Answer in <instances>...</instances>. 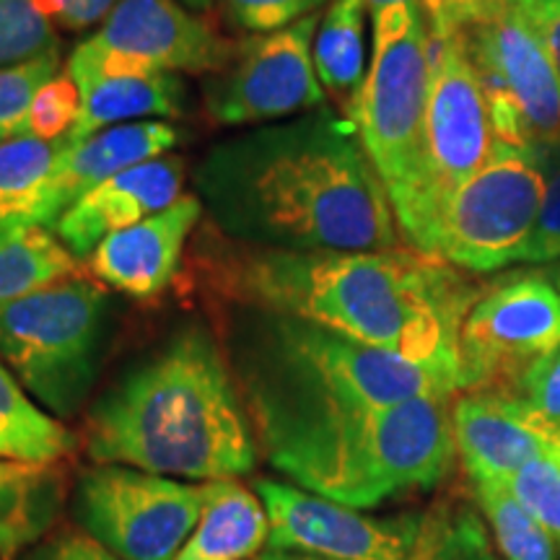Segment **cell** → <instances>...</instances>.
<instances>
[{
	"label": "cell",
	"instance_id": "21",
	"mask_svg": "<svg viewBox=\"0 0 560 560\" xmlns=\"http://www.w3.org/2000/svg\"><path fill=\"white\" fill-rule=\"evenodd\" d=\"M206 501L195 532L177 560H255L268 548L270 520L257 490L240 480L202 482Z\"/></svg>",
	"mask_w": 560,
	"mask_h": 560
},
{
	"label": "cell",
	"instance_id": "10",
	"mask_svg": "<svg viewBox=\"0 0 560 560\" xmlns=\"http://www.w3.org/2000/svg\"><path fill=\"white\" fill-rule=\"evenodd\" d=\"M454 32L478 75L495 138L537 159L560 153V73L514 0H490Z\"/></svg>",
	"mask_w": 560,
	"mask_h": 560
},
{
	"label": "cell",
	"instance_id": "1",
	"mask_svg": "<svg viewBox=\"0 0 560 560\" xmlns=\"http://www.w3.org/2000/svg\"><path fill=\"white\" fill-rule=\"evenodd\" d=\"M195 190L213 226L244 247H400L387 187L359 128L330 107L221 140L195 170Z\"/></svg>",
	"mask_w": 560,
	"mask_h": 560
},
{
	"label": "cell",
	"instance_id": "2",
	"mask_svg": "<svg viewBox=\"0 0 560 560\" xmlns=\"http://www.w3.org/2000/svg\"><path fill=\"white\" fill-rule=\"evenodd\" d=\"M208 289L255 310L314 322L412 363L459 376V330L486 285L418 249L289 252L219 247Z\"/></svg>",
	"mask_w": 560,
	"mask_h": 560
},
{
	"label": "cell",
	"instance_id": "6",
	"mask_svg": "<svg viewBox=\"0 0 560 560\" xmlns=\"http://www.w3.org/2000/svg\"><path fill=\"white\" fill-rule=\"evenodd\" d=\"M107 291L68 278L0 306V361L50 416L86 405L107 338Z\"/></svg>",
	"mask_w": 560,
	"mask_h": 560
},
{
	"label": "cell",
	"instance_id": "40",
	"mask_svg": "<svg viewBox=\"0 0 560 560\" xmlns=\"http://www.w3.org/2000/svg\"><path fill=\"white\" fill-rule=\"evenodd\" d=\"M418 3L420 0H366L371 19L382 16V13H387L392 9H400V5H418Z\"/></svg>",
	"mask_w": 560,
	"mask_h": 560
},
{
	"label": "cell",
	"instance_id": "33",
	"mask_svg": "<svg viewBox=\"0 0 560 560\" xmlns=\"http://www.w3.org/2000/svg\"><path fill=\"white\" fill-rule=\"evenodd\" d=\"M540 161L545 170V198L524 262L552 265L560 262V153Z\"/></svg>",
	"mask_w": 560,
	"mask_h": 560
},
{
	"label": "cell",
	"instance_id": "27",
	"mask_svg": "<svg viewBox=\"0 0 560 560\" xmlns=\"http://www.w3.org/2000/svg\"><path fill=\"white\" fill-rule=\"evenodd\" d=\"M472 488L503 560H556V540L516 499L514 490L501 482H486V486Z\"/></svg>",
	"mask_w": 560,
	"mask_h": 560
},
{
	"label": "cell",
	"instance_id": "25",
	"mask_svg": "<svg viewBox=\"0 0 560 560\" xmlns=\"http://www.w3.org/2000/svg\"><path fill=\"white\" fill-rule=\"evenodd\" d=\"M366 0H332L314 34V70L322 89L340 100L350 117L366 83Z\"/></svg>",
	"mask_w": 560,
	"mask_h": 560
},
{
	"label": "cell",
	"instance_id": "30",
	"mask_svg": "<svg viewBox=\"0 0 560 560\" xmlns=\"http://www.w3.org/2000/svg\"><path fill=\"white\" fill-rule=\"evenodd\" d=\"M50 50H58V34L39 0H0V68Z\"/></svg>",
	"mask_w": 560,
	"mask_h": 560
},
{
	"label": "cell",
	"instance_id": "22",
	"mask_svg": "<svg viewBox=\"0 0 560 560\" xmlns=\"http://www.w3.org/2000/svg\"><path fill=\"white\" fill-rule=\"evenodd\" d=\"M66 495V472L58 465L0 459V558L16 560L50 535Z\"/></svg>",
	"mask_w": 560,
	"mask_h": 560
},
{
	"label": "cell",
	"instance_id": "29",
	"mask_svg": "<svg viewBox=\"0 0 560 560\" xmlns=\"http://www.w3.org/2000/svg\"><path fill=\"white\" fill-rule=\"evenodd\" d=\"M509 488L560 548V429H552L548 444L514 475Z\"/></svg>",
	"mask_w": 560,
	"mask_h": 560
},
{
	"label": "cell",
	"instance_id": "18",
	"mask_svg": "<svg viewBox=\"0 0 560 560\" xmlns=\"http://www.w3.org/2000/svg\"><path fill=\"white\" fill-rule=\"evenodd\" d=\"M202 213L198 195H182L161 213L107 236L89 255L91 272L132 299L159 296L177 276L187 240Z\"/></svg>",
	"mask_w": 560,
	"mask_h": 560
},
{
	"label": "cell",
	"instance_id": "13",
	"mask_svg": "<svg viewBox=\"0 0 560 560\" xmlns=\"http://www.w3.org/2000/svg\"><path fill=\"white\" fill-rule=\"evenodd\" d=\"M560 350V293L542 270L486 285L459 330V392L522 395L527 376Z\"/></svg>",
	"mask_w": 560,
	"mask_h": 560
},
{
	"label": "cell",
	"instance_id": "5",
	"mask_svg": "<svg viewBox=\"0 0 560 560\" xmlns=\"http://www.w3.org/2000/svg\"><path fill=\"white\" fill-rule=\"evenodd\" d=\"M255 436L272 470L350 509L436 488L457 454L452 397L441 395L272 425Z\"/></svg>",
	"mask_w": 560,
	"mask_h": 560
},
{
	"label": "cell",
	"instance_id": "15",
	"mask_svg": "<svg viewBox=\"0 0 560 560\" xmlns=\"http://www.w3.org/2000/svg\"><path fill=\"white\" fill-rule=\"evenodd\" d=\"M317 26L319 13H312L280 32L240 42L236 60L206 86L210 120L249 128L325 107V89L314 70Z\"/></svg>",
	"mask_w": 560,
	"mask_h": 560
},
{
	"label": "cell",
	"instance_id": "23",
	"mask_svg": "<svg viewBox=\"0 0 560 560\" xmlns=\"http://www.w3.org/2000/svg\"><path fill=\"white\" fill-rule=\"evenodd\" d=\"M73 140L34 136L0 143V223L3 226H55L52 190Z\"/></svg>",
	"mask_w": 560,
	"mask_h": 560
},
{
	"label": "cell",
	"instance_id": "36",
	"mask_svg": "<svg viewBox=\"0 0 560 560\" xmlns=\"http://www.w3.org/2000/svg\"><path fill=\"white\" fill-rule=\"evenodd\" d=\"M122 0H39L42 11L58 21L62 30L81 32L102 24Z\"/></svg>",
	"mask_w": 560,
	"mask_h": 560
},
{
	"label": "cell",
	"instance_id": "17",
	"mask_svg": "<svg viewBox=\"0 0 560 560\" xmlns=\"http://www.w3.org/2000/svg\"><path fill=\"white\" fill-rule=\"evenodd\" d=\"M185 159L159 156L117 174L73 202L55 234L75 257H89L107 236L136 226L182 198Z\"/></svg>",
	"mask_w": 560,
	"mask_h": 560
},
{
	"label": "cell",
	"instance_id": "4",
	"mask_svg": "<svg viewBox=\"0 0 560 560\" xmlns=\"http://www.w3.org/2000/svg\"><path fill=\"white\" fill-rule=\"evenodd\" d=\"M231 371L252 429L454 397V371L412 363L314 322L244 306L231 322Z\"/></svg>",
	"mask_w": 560,
	"mask_h": 560
},
{
	"label": "cell",
	"instance_id": "19",
	"mask_svg": "<svg viewBox=\"0 0 560 560\" xmlns=\"http://www.w3.org/2000/svg\"><path fill=\"white\" fill-rule=\"evenodd\" d=\"M177 143V128L161 120L115 125V128L96 132L81 143H73V149L62 161L58 179H55V223L73 202H79L83 195L100 187L102 182L117 177L132 166L145 164V161L166 156Z\"/></svg>",
	"mask_w": 560,
	"mask_h": 560
},
{
	"label": "cell",
	"instance_id": "39",
	"mask_svg": "<svg viewBox=\"0 0 560 560\" xmlns=\"http://www.w3.org/2000/svg\"><path fill=\"white\" fill-rule=\"evenodd\" d=\"M255 560H327V558H317L310 556V552H299V550H285V548H265L260 556Z\"/></svg>",
	"mask_w": 560,
	"mask_h": 560
},
{
	"label": "cell",
	"instance_id": "35",
	"mask_svg": "<svg viewBox=\"0 0 560 560\" xmlns=\"http://www.w3.org/2000/svg\"><path fill=\"white\" fill-rule=\"evenodd\" d=\"M522 397L550 425L560 429V350L542 361L522 384Z\"/></svg>",
	"mask_w": 560,
	"mask_h": 560
},
{
	"label": "cell",
	"instance_id": "20",
	"mask_svg": "<svg viewBox=\"0 0 560 560\" xmlns=\"http://www.w3.org/2000/svg\"><path fill=\"white\" fill-rule=\"evenodd\" d=\"M66 75L79 86L83 102L79 122L68 132L73 143L136 117H179L185 107V86L174 73L107 75L68 60Z\"/></svg>",
	"mask_w": 560,
	"mask_h": 560
},
{
	"label": "cell",
	"instance_id": "12",
	"mask_svg": "<svg viewBox=\"0 0 560 560\" xmlns=\"http://www.w3.org/2000/svg\"><path fill=\"white\" fill-rule=\"evenodd\" d=\"M206 490L122 465H91L73 486V520L122 560H177L198 527Z\"/></svg>",
	"mask_w": 560,
	"mask_h": 560
},
{
	"label": "cell",
	"instance_id": "26",
	"mask_svg": "<svg viewBox=\"0 0 560 560\" xmlns=\"http://www.w3.org/2000/svg\"><path fill=\"white\" fill-rule=\"evenodd\" d=\"M79 260L50 229L0 223V306L73 278Z\"/></svg>",
	"mask_w": 560,
	"mask_h": 560
},
{
	"label": "cell",
	"instance_id": "37",
	"mask_svg": "<svg viewBox=\"0 0 560 560\" xmlns=\"http://www.w3.org/2000/svg\"><path fill=\"white\" fill-rule=\"evenodd\" d=\"M514 5L545 42L560 73V0H514Z\"/></svg>",
	"mask_w": 560,
	"mask_h": 560
},
{
	"label": "cell",
	"instance_id": "43",
	"mask_svg": "<svg viewBox=\"0 0 560 560\" xmlns=\"http://www.w3.org/2000/svg\"><path fill=\"white\" fill-rule=\"evenodd\" d=\"M0 560H3V558H0Z\"/></svg>",
	"mask_w": 560,
	"mask_h": 560
},
{
	"label": "cell",
	"instance_id": "7",
	"mask_svg": "<svg viewBox=\"0 0 560 560\" xmlns=\"http://www.w3.org/2000/svg\"><path fill=\"white\" fill-rule=\"evenodd\" d=\"M431 32V30H429ZM490 112L457 32H431V81L423 125V159L410 198L395 213L410 249L433 257V242L450 200L493 156Z\"/></svg>",
	"mask_w": 560,
	"mask_h": 560
},
{
	"label": "cell",
	"instance_id": "38",
	"mask_svg": "<svg viewBox=\"0 0 560 560\" xmlns=\"http://www.w3.org/2000/svg\"><path fill=\"white\" fill-rule=\"evenodd\" d=\"M490 0H420L431 32H454L480 13Z\"/></svg>",
	"mask_w": 560,
	"mask_h": 560
},
{
	"label": "cell",
	"instance_id": "3",
	"mask_svg": "<svg viewBox=\"0 0 560 560\" xmlns=\"http://www.w3.org/2000/svg\"><path fill=\"white\" fill-rule=\"evenodd\" d=\"M94 465L213 482L255 472L260 444L231 363L200 322L179 327L91 405Z\"/></svg>",
	"mask_w": 560,
	"mask_h": 560
},
{
	"label": "cell",
	"instance_id": "11",
	"mask_svg": "<svg viewBox=\"0 0 560 560\" xmlns=\"http://www.w3.org/2000/svg\"><path fill=\"white\" fill-rule=\"evenodd\" d=\"M542 198V161L499 140L488 164L446 206L433 257L467 272H495L524 262Z\"/></svg>",
	"mask_w": 560,
	"mask_h": 560
},
{
	"label": "cell",
	"instance_id": "8",
	"mask_svg": "<svg viewBox=\"0 0 560 560\" xmlns=\"http://www.w3.org/2000/svg\"><path fill=\"white\" fill-rule=\"evenodd\" d=\"M429 81L431 32L423 5H400L376 16L371 68L350 120L395 213L418 182Z\"/></svg>",
	"mask_w": 560,
	"mask_h": 560
},
{
	"label": "cell",
	"instance_id": "32",
	"mask_svg": "<svg viewBox=\"0 0 560 560\" xmlns=\"http://www.w3.org/2000/svg\"><path fill=\"white\" fill-rule=\"evenodd\" d=\"M81 91L66 73L55 75L37 91L30 109V136L39 140L66 138L81 117Z\"/></svg>",
	"mask_w": 560,
	"mask_h": 560
},
{
	"label": "cell",
	"instance_id": "42",
	"mask_svg": "<svg viewBox=\"0 0 560 560\" xmlns=\"http://www.w3.org/2000/svg\"><path fill=\"white\" fill-rule=\"evenodd\" d=\"M542 272H545V278H548L550 283L556 285V291L560 293V262L548 265V268H542Z\"/></svg>",
	"mask_w": 560,
	"mask_h": 560
},
{
	"label": "cell",
	"instance_id": "16",
	"mask_svg": "<svg viewBox=\"0 0 560 560\" xmlns=\"http://www.w3.org/2000/svg\"><path fill=\"white\" fill-rule=\"evenodd\" d=\"M552 429L514 392L472 389L452 402L454 450L472 486H509L548 444Z\"/></svg>",
	"mask_w": 560,
	"mask_h": 560
},
{
	"label": "cell",
	"instance_id": "9",
	"mask_svg": "<svg viewBox=\"0 0 560 560\" xmlns=\"http://www.w3.org/2000/svg\"><path fill=\"white\" fill-rule=\"evenodd\" d=\"M270 548L327 560H457L475 556L478 529L436 514L371 516L280 480L257 482Z\"/></svg>",
	"mask_w": 560,
	"mask_h": 560
},
{
	"label": "cell",
	"instance_id": "41",
	"mask_svg": "<svg viewBox=\"0 0 560 560\" xmlns=\"http://www.w3.org/2000/svg\"><path fill=\"white\" fill-rule=\"evenodd\" d=\"M182 5H187L190 11H198V13H208L210 9L215 5V0H179Z\"/></svg>",
	"mask_w": 560,
	"mask_h": 560
},
{
	"label": "cell",
	"instance_id": "28",
	"mask_svg": "<svg viewBox=\"0 0 560 560\" xmlns=\"http://www.w3.org/2000/svg\"><path fill=\"white\" fill-rule=\"evenodd\" d=\"M60 47L39 58L0 68V143L30 136V109L37 91L58 75Z\"/></svg>",
	"mask_w": 560,
	"mask_h": 560
},
{
	"label": "cell",
	"instance_id": "31",
	"mask_svg": "<svg viewBox=\"0 0 560 560\" xmlns=\"http://www.w3.org/2000/svg\"><path fill=\"white\" fill-rule=\"evenodd\" d=\"M327 0H215L223 19L234 30L272 34L317 13Z\"/></svg>",
	"mask_w": 560,
	"mask_h": 560
},
{
	"label": "cell",
	"instance_id": "34",
	"mask_svg": "<svg viewBox=\"0 0 560 560\" xmlns=\"http://www.w3.org/2000/svg\"><path fill=\"white\" fill-rule=\"evenodd\" d=\"M16 560H122L81 527H55Z\"/></svg>",
	"mask_w": 560,
	"mask_h": 560
},
{
	"label": "cell",
	"instance_id": "14",
	"mask_svg": "<svg viewBox=\"0 0 560 560\" xmlns=\"http://www.w3.org/2000/svg\"><path fill=\"white\" fill-rule=\"evenodd\" d=\"M240 52L198 11L179 0H122L96 34L83 39L68 60L107 75L221 73Z\"/></svg>",
	"mask_w": 560,
	"mask_h": 560
},
{
	"label": "cell",
	"instance_id": "24",
	"mask_svg": "<svg viewBox=\"0 0 560 560\" xmlns=\"http://www.w3.org/2000/svg\"><path fill=\"white\" fill-rule=\"evenodd\" d=\"M79 450V436L21 387L0 361V459L60 465Z\"/></svg>",
	"mask_w": 560,
	"mask_h": 560
}]
</instances>
